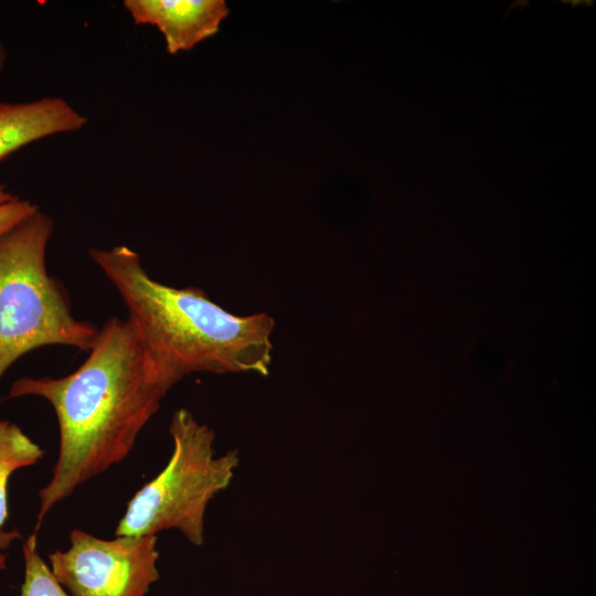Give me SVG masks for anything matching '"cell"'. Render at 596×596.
Wrapping results in <instances>:
<instances>
[{"instance_id": "obj_1", "label": "cell", "mask_w": 596, "mask_h": 596, "mask_svg": "<svg viewBox=\"0 0 596 596\" xmlns=\"http://www.w3.org/2000/svg\"><path fill=\"white\" fill-rule=\"evenodd\" d=\"M170 387L158 376L129 319L113 317L87 359L62 377H20L8 398L39 396L54 409L60 444L49 482L39 491L34 534L81 485L123 461Z\"/></svg>"}, {"instance_id": "obj_2", "label": "cell", "mask_w": 596, "mask_h": 596, "mask_svg": "<svg viewBox=\"0 0 596 596\" xmlns=\"http://www.w3.org/2000/svg\"><path fill=\"white\" fill-rule=\"evenodd\" d=\"M89 256L119 292L148 360L170 389L195 372L268 375L272 316H237L199 288L161 284L124 245L91 248Z\"/></svg>"}, {"instance_id": "obj_3", "label": "cell", "mask_w": 596, "mask_h": 596, "mask_svg": "<svg viewBox=\"0 0 596 596\" xmlns=\"http://www.w3.org/2000/svg\"><path fill=\"white\" fill-rule=\"evenodd\" d=\"M52 219L36 211L0 235V380L22 355L44 345L89 351L98 336L76 319L61 281L49 275Z\"/></svg>"}, {"instance_id": "obj_4", "label": "cell", "mask_w": 596, "mask_h": 596, "mask_svg": "<svg viewBox=\"0 0 596 596\" xmlns=\"http://www.w3.org/2000/svg\"><path fill=\"white\" fill-rule=\"evenodd\" d=\"M169 433L173 450L167 466L128 501L115 535H156L174 529L200 546L206 507L233 479L237 451L215 456L214 432L185 408L173 413Z\"/></svg>"}, {"instance_id": "obj_5", "label": "cell", "mask_w": 596, "mask_h": 596, "mask_svg": "<svg viewBox=\"0 0 596 596\" xmlns=\"http://www.w3.org/2000/svg\"><path fill=\"white\" fill-rule=\"evenodd\" d=\"M66 551L49 555L50 570L70 596H146L159 578L156 535L99 539L74 529Z\"/></svg>"}, {"instance_id": "obj_6", "label": "cell", "mask_w": 596, "mask_h": 596, "mask_svg": "<svg viewBox=\"0 0 596 596\" xmlns=\"http://www.w3.org/2000/svg\"><path fill=\"white\" fill-rule=\"evenodd\" d=\"M124 7L136 24L159 29L170 54L214 35L230 12L224 0H125Z\"/></svg>"}, {"instance_id": "obj_7", "label": "cell", "mask_w": 596, "mask_h": 596, "mask_svg": "<svg viewBox=\"0 0 596 596\" xmlns=\"http://www.w3.org/2000/svg\"><path fill=\"white\" fill-rule=\"evenodd\" d=\"M87 123L66 100L43 97L32 102H0V161L39 139L76 131Z\"/></svg>"}, {"instance_id": "obj_8", "label": "cell", "mask_w": 596, "mask_h": 596, "mask_svg": "<svg viewBox=\"0 0 596 596\" xmlns=\"http://www.w3.org/2000/svg\"><path fill=\"white\" fill-rule=\"evenodd\" d=\"M44 449L32 440L17 424L0 421V571L7 566L3 552L14 532H6L8 520V485L11 476L19 469L31 467L42 459Z\"/></svg>"}, {"instance_id": "obj_9", "label": "cell", "mask_w": 596, "mask_h": 596, "mask_svg": "<svg viewBox=\"0 0 596 596\" xmlns=\"http://www.w3.org/2000/svg\"><path fill=\"white\" fill-rule=\"evenodd\" d=\"M36 534L23 543L24 578L19 596H70L36 550Z\"/></svg>"}, {"instance_id": "obj_10", "label": "cell", "mask_w": 596, "mask_h": 596, "mask_svg": "<svg viewBox=\"0 0 596 596\" xmlns=\"http://www.w3.org/2000/svg\"><path fill=\"white\" fill-rule=\"evenodd\" d=\"M30 200L22 199L0 184V235L39 211Z\"/></svg>"}]
</instances>
